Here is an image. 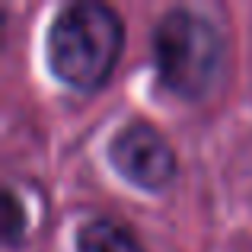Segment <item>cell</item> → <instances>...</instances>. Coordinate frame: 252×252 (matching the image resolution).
<instances>
[{"instance_id":"obj_1","label":"cell","mask_w":252,"mask_h":252,"mask_svg":"<svg viewBox=\"0 0 252 252\" xmlns=\"http://www.w3.org/2000/svg\"><path fill=\"white\" fill-rule=\"evenodd\" d=\"M125 26L105 3H70L48 29V67L74 90H99L118 64Z\"/></svg>"},{"instance_id":"obj_2","label":"cell","mask_w":252,"mask_h":252,"mask_svg":"<svg viewBox=\"0 0 252 252\" xmlns=\"http://www.w3.org/2000/svg\"><path fill=\"white\" fill-rule=\"evenodd\" d=\"M223 55V38L201 13L176 6L154 26V61L166 90L185 99H198L211 86Z\"/></svg>"},{"instance_id":"obj_3","label":"cell","mask_w":252,"mask_h":252,"mask_svg":"<svg viewBox=\"0 0 252 252\" xmlns=\"http://www.w3.org/2000/svg\"><path fill=\"white\" fill-rule=\"evenodd\" d=\"M112 166L141 189H163L176 176V150L150 122H131L109 141Z\"/></svg>"},{"instance_id":"obj_4","label":"cell","mask_w":252,"mask_h":252,"mask_svg":"<svg viewBox=\"0 0 252 252\" xmlns=\"http://www.w3.org/2000/svg\"><path fill=\"white\" fill-rule=\"evenodd\" d=\"M77 252H144V246L125 223L96 217L77 230Z\"/></svg>"},{"instance_id":"obj_5","label":"cell","mask_w":252,"mask_h":252,"mask_svg":"<svg viewBox=\"0 0 252 252\" xmlns=\"http://www.w3.org/2000/svg\"><path fill=\"white\" fill-rule=\"evenodd\" d=\"M3 230H6V243H16L19 230H23V214H19V201H16L13 191H6V220H3Z\"/></svg>"}]
</instances>
